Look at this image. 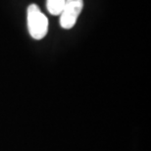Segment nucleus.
Segmentation results:
<instances>
[{
  "label": "nucleus",
  "instance_id": "7ed1b4c3",
  "mask_svg": "<svg viewBox=\"0 0 151 151\" xmlns=\"http://www.w3.org/2000/svg\"><path fill=\"white\" fill-rule=\"evenodd\" d=\"M66 0H46V8L49 14L53 16H59L62 12Z\"/></svg>",
  "mask_w": 151,
  "mask_h": 151
},
{
  "label": "nucleus",
  "instance_id": "f257e3e1",
  "mask_svg": "<svg viewBox=\"0 0 151 151\" xmlns=\"http://www.w3.org/2000/svg\"><path fill=\"white\" fill-rule=\"evenodd\" d=\"M27 22L29 32L32 38L40 40L45 37L48 31V19L37 5L31 4L28 7Z\"/></svg>",
  "mask_w": 151,
  "mask_h": 151
},
{
  "label": "nucleus",
  "instance_id": "f03ea898",
  "mask_svg": "<svg viewBox=\"0 0 151 151\" xmlns=\"http://www.w3.org/2000/svg\"><path fill=\"white\" fill-rule=\"evenodd\" d=\"M83 8V0H66L62 12L60 13V26L70 29L76 25L78 18Z\"/></svg>",
  "mask_w": 151,
  "mask_h": 151
}]
</instances>
